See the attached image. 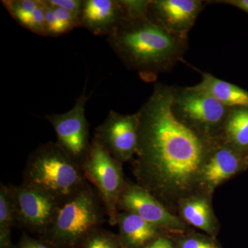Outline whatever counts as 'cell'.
<instances>
[{
	"instance_id": "6da1fadb",
	"label": "cell",
	"mask_w": 248,
	"mask_h": 248,
	"mask_svg": "<svg viewBox=\"0 0 248 248\" xmlns=\"http://www.w3.org/2000/svg\"><path fill=\"white\" fill-rule=\"evenodd\" d=\"M174 89L155 85L138 112L140 128L134 172L140 186L160 198L187 193L201 180L212 140L201 136L174 115Z\"/></svg>"
},
{
	"instance_id": "7a4b0ae2",
	"label": "cell",
	"mask_w": 248,
	"mask_h": 248,
	"mask_svg": "<svg viewBox=\"0 0 248 248\" xmlns=\"http://www.w3.org/2000/svg\"><path fill=\"white\" fill-rule=\"evenodd\" d=\"M108 42L127 68L151 81L182 60L187 37L168 31L148 14L124 19L108 36Z\"/></svg>"
},
{
	"instance_id": "3957f363",
	"label": "cell",
	"mask_w": 248,
	"mask_h": 248,
	"mask_svg": "<svg viewBox=\"0 0 248 248\" xmlns=\"http://www.w3.org/2000/svg\"><path fill=\"white\" fill-rule=\"evenodd\" d=\"M22 184L46 192L61 203L89 184L79 165L51 141L31 153Z\"/></svg>"
},
{
	"instance_id": "277c9868",
	"label": "cell",
	"mask_w": 248,
	"mask_h": 248,
	"mask_svg": "<svg viewBox=\"0 0 248 248\" xmlns=\"http://www.w3.org/2000/svg\"><path fill=\"white\" fill-rule=\"evenodd\" d=\"M105 208L90 184L62 202L53 224L42 239L56 248H79L105 221Z\"/></svg>"
},
{
	"instance_id": "5b68a950",
	"label": "cell",
	"mask_w": 248,
	"mask_h": 248,
	"mask_svg": "<svg viewBox=\"0 0 248 248\" xmlns=\"http://www.w3.org/2000/svg\"><path fill=\"white\" fill-rule=\"evenodd\" d=\"M79 165L87 182L95 187L109 223L115 226L119 215V200L127 186L122 164L94 138L87 154Z\"/></svg>"
},
{
	"instance_id": "8992f818",
	"label": "cell",
	"mask_w": 248,
	"mask_h": 248,
	"mask_svg": "<svg viewBox=\"0 0 248 248\" xmlns=\"http://www.w3.org/2000/svg\"><path fill=\"white\" fill-rule=\"evenodd\" d=\"M230 108L208 93L192 86L174 89V115L204 138L221 136Z\"/></svg>"
},
{
	"instance_id": "52a82bcc",
	"label": "cell",
	"mask_w": 248,
	"mask_h": 248,
	"mask_svg": "<svg viewBox=\"0 0 248 248\" xmlns=\"http://www.w3.org/2000/svg\"><path fill=\"white\" fill-rule=\"evenodd\" d=\"M88 99L85 87L71 110L65 113L45 116L56 133L57 144L78 164L87 154L91 143L89 124L86 117Z\"/></svg>"
},
{
	"instance_id": "ba28073f",
	"label": "cell",
	"mask_w": 248,
	"mask_h": 248,
	"mask_svg": "<svg viewBox=\"0 0 248 248\" xmlns=\"http://www.w3.org/2000/svg\"><path fill=\"white\" fill-rule=\"evenodd\" d=\"M11 186L18 226L43 236L53 224L61 203L32 186Z\"/></svg>"
},
{
	"instance_id": "9c48e42d",
	"label": "cell",
	"mask_w": 248,
	"mask_h": 248,
	"mask_svg": "<svg viewBox=\"0 0 248 248\" xmlns=\"http://www.w3.org/2000/svg\"><path fill=\"white\" fill-rule=\"evenodd\" d=\"M140 118L138 112L122 115L110 110L107 119L95 129L94 138L121 164L137 153Z\"/></svg>"
},
{
	"instance_id": "30bf717a",
	"label": "cell",
	"mask_w": 248,
	"mask_h": 248,
	"mask_svg": "<svg viewBox=\"0 0 248 248\" xmlns=\"http://www.w3.org/2000/svg\"><path fill=\"white\" fill-rule=\"evenodd\" d=\"M119 208L159 228L180 230L184 227L177 217L169 213L156 197L141 186L127 184L119 200Z\"/></svg>"
},
{
	"instance_id": "8fae6325",
	"label": "cell",
	"mask_w": 248,
	"mask_h": 248,
	"mask_svg": "<svg viewBox=\"0 0 248 248\" xmlns=\"http://www.w3.org/2000/svg\"><path fill=\"white\" fill-rule=\"evenodd\" d=\"M246 166H248L246 155L227 143L221 137L213 138L201 180L213 190Z\"/></svg>"
},
{
	"instance_id": "7c38bea8",
	"label": "cell",
	"mask_w": 248,
	"mask_h": 248,
	"mask_svg": "<svg viewBox=\"0 0 248 248\" xmlns=\"http://www.w3.org/2000/svg\"><path fill=\"white\" fill-rule=\"evenodd\" d=\"M203 8L200 0L150 1L148 14L168 31L187 37Z\"/></svg>"
},
{
	"instance_id": "4fadbf2b",
	"label": "cell",
	"mask_w": 248,
	"mask_h": 248,
	"mask_svg": "<svg viewBox=\"0 0 248 248\" xmlns=\"http://www.w3.org/2000/svg\"><path fill=\"white\" fill-rule=\"evenodd\" d=\"M128 17L123 1L84 0L80 14V27L95 35L108 36Z\"/></svg>"
},
{
	"instance_id": "5bb4252c",
	"label": "cell",
	"mask_w": 248,
	"mask_h": 248,
	"mask_svg": "<svg viewBox=\"0 0 248 248\" xmlns=\"http://www.w3.org/2000/svg\"><path fill=\"white\" fill-rule=\"evenodd\" d=\"M117 225L119 239L125 248H144L156 239L159 229L138 215L127 212L119 213Z\"/></svg>"
},
{
	"instance_id": "9a60e30c",
	"label": "cell",
	"mask_w": 248,
	"mask_h": 248,
	"mask_svg": "<svg viewBox=\"0 0 248 248\" xmlns=\"http://www.w3.org/2000/svg\"><path fill=\"white\" fill-rule=\"evenodd\" d=\"M1 2L19 25L37 35L47 37L43 0H4Z\"/></svg>"
},
{
	"instance_id": "2e32d148",
	"label": "cell",
	"mask_w": 248,
	"mask_h": 248,
	"mask_svg": "<svg viewBox=\"0 0 248 248\" xmlns=\"http://www.w3.org/2000/svg\"><path fill=\"white\" fill-rule=\"evenodd\" d=\"M202 81L192 86L194 89L208 93L227 107L248 108V91L210 73H202Z\"/></svg>"
},
{
	"instance_id": "e0dca14e",
	"label": "cell",
	"mask_w": 248,
	"mask_h": 248,
	"mask_svg": "<svg viewBox=\"0 0 248 248\" xmlns=\"http://www.w3.org/2000/svg\"><path fill=\"white\" fill-rule=\"evenodd\" d=\"M221 138L236 150L248 152V108H230L223 125Z\"/></svg>"
},
{
	"instance_id": "ac0fdd59",
	"label": "cell",
	"mask_w": 248,
	"mask_h": 248,
	"mask_svg": "<svg viewBox=\"0 0 248 248\" xmlns=\"http://www.w3.org/2000/svg\"><path fill=\"white\" fill-rule=\"evenodd\" d=\"M18 226L16 204L11 185L0 186V243L1 248L12 247L11 228Z\"/></svg>"
},
{
	"instance_id": "d6986e66",
	"label": "cell",
	"mask_w": 248,
	"mask_h": 248,
	"mask_svg": "<svg viewBox=\"0 0 248 248\" xmlns=\"http://www.w3.org/2000/svg\"><path fill=\"white\" fill-rule=\"evenodd\" d=\"M45 3V28L47 37H60L80 27L79 19L62 8Z\"/></svg>"
},
{
	"instance_id": "ffe728a7",
	"label": "cell",
	"mask_w": 248,
	"mask_h": 248,
	"mask_svg": "<svg viewBox=\"0 0 248 248\" xmlns=\"http://www.w3.org/2000/svg\"><path fill=\"white\" fill-rule=\"evenodd\" d=\"M182 215L192 226L208 233L213 231V213L205 199H192L186 202L183 205Z\"/></svg>"
},
{
	"instance_id": "44dd1931",
	"label": "cell",
	"mask_w": 248,
	"mask_h": 248,
	"mask_svg": "<svg viewBox=\"0 0 248 248\" xmlns=\"http://www.w3.org/2000/svg\"><path fill=\"white\" fill-rule=\"evenodd\" d=\"M123 248L119 237L101 228L90 234L79 248Z\"/></svg>"
},
{
	"instance_id": "7402d4cb",
	"label": "cell",
	"mask_w": 248,
	"mask_h": 248,
	"mask_svg": "<svg viewBox=\"0 0 248 248\" xmlns=\"http://www.w3.org/2000/svg\"><path fill=\"white\" fill-rule=\"evenodd\" d=\"M47 2L52 6L62 8L69 11L79 19L83 1L81 0H46Z\"/></svg>"
},
{
	"instance_id": "603a6c76",
	"label": "cell",
	"mask_w": 248,
	"mask_h": 248,
	"mask_svg": "<svg viewBox=\"0 0 248 248\" xmlns=\"http://www.w3.org/2000/svg\"><path fill=\"white\" fill-rule=\"evenodd\" d=\"M16 248H56L44 240H37L27 234H23L22 239Z\"/></svg>"
},
{
	"instance_id": "cb8c5ba5",
	"label": "cell",
	"mask_w": 248,
	"mask_h": 248,
	"mask_svg": "<svg viewBox=\"0 0 248 248\" xmlns=\"http://www.w3.org/2000/svg\"><path fill=\"white\" fill-rule=\"evenodd\" d=\"M182 248H218L214 243L204 240L194 239H186L183 242Z\"/></svg>"
},
{
	"instance_id": "d4e9b609",
	"label": "cell",
	"mask_w": 248,
	"mask_h": 248,
	"mask_svg": "<svg viewBox=\"0 0 248 248\" xmlns=\"http://www.w3.org/2000/svg\"><path fill=\"white\" fill-rule=\"evenodd\" d=\"M143 248H174L172 243L166 238L158 237Z\"/></svg>"
},
{
	"instance_id": "484cf974",
	"label": "cell",
	"mask_w": 248,
	"mask_h": 248,
	"mask_svg": "<svg viewBox=\"0 0 248 248\" xmlns=\"http://www.w3.org/2000/svg\"><path fill=\"white\" fill-rule=\"evenodd\" d=\"M217 2L232 5L240 9L244 10L248 14V0H230V1L228 0V1H219Z\"/></svg>"
},
{
	"instance_id": "4316f807",
	"label": "cell",
	"mask_w": 248,
	"mask_h": 248,
	"mask_svg": "<svg viewBox=\"0 0 248 248\" xmlns=\"http://www.w3.org/2000/svg\"><path fill=\"white\" fill-rule=\"evenodd\" d=\"M246 159H247V162H248V152L247 153V154L246 155Z\"/></svg>"
}]
</instances>
